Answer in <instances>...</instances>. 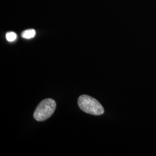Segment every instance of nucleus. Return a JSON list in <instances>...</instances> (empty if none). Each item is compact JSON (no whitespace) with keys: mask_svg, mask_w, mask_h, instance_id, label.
I'll list each match as a JSON object with an SVG mask.
<instances>
[{"mask_svg":"<svg viewBox=\"0 0 156 156\" xmlns=\"http://www.w3.org/2000/svg\"><path fill=\"white\" fill-rule=\"evenodd\" d=\"M36 35V31L34 29L25 30L22 33V37L24 39H30L33 38Z\"/></svg>","mask_w":156,"mask_h":156,"instance_id":"7ed1b4c3","label":"nucleus"},{"mask_svg":"<svg viewBox=\"0 0 156 156\" xmlns=\"http://www.w3.org/2000/svg\"><path fill=\"white\" fill-rule=\"evenodd\" d=\"M78 104L79 108L87 113L98 116L104 113V109L100 103L89 95L80 96L78 98Z\"/></svg>","mask_w":156,"mask_h":156,"instance_id":"f257e3e1","label":"nucleus"},{"mask_svg":"<svg viewBox=\"0 0 156 156\" xmlns=\"http://www.w3.org/2000/svg\"><path fill=\"white\" fill-rule=\"evenodd\" d=\"M6 39L8 42H13L17 39L16 34L14 32H8L6 34Z\"/></svg>","mask_w":156,"mask_h":156,"instance_id":"20e7f679","label":"nucleus"},{"mask_svg":"<svg viewBox=\"0 0 156 156\" xmlns=\"http://www.w3.org/2000/svg\"><path fill=\"white\" fill-rule=\"evenodd\" d=\"M56 103L51 98H46L42 101L37 106L34 113V118L39 122L47 120L55 111Z\"/></svg>","mask_w":156,"mask_h":156,"instance_id":"f03ea898","label":"nucleus"}]
</instances>
